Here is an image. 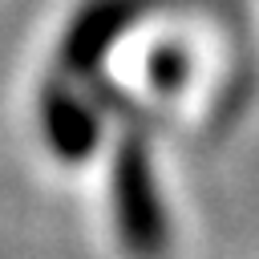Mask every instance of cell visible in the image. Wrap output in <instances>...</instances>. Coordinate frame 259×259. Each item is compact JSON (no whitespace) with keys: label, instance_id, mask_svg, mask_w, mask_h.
Segmentation results:
<instances>
[{"label":"cell","instance_id":"6da1fadb","mask_svg":"<svg viewBox=\"0 0 259 259\" xmlns=\"http://www.w3.org/2000/svg\"><path fill=\"white\" fill-rule=\"evenodd\" d=\"M109 206L121 247L134 259H166L170 251V210L158 190L150 146L142 134H121L109 166Z\"/></svg>","mask_w":259,"mask_h":259},{"label":"cell","instance_id":"7a4b0ae2","mask_svg":"<svg viewBox=\"0 0 259 259\" xmlns=\"http://www.w3.org/2000/svg\"><path fill=\"white\" fill-rule=\"evenodd\" d=\"M146 8L150 0H85L61 36V65L77 77L101 69L113 45L142 20Z\"/></svg>","mask_w":259,"mask_h":259},{"label":"cell","instance_id":"3957f363","mask_svg":"<svg viewBox=\"0 0 259 259\" xmlns=\"http://www.w3.org/2000/svg\"><path fill=\"white\" fill-rule=\"evenodd\" d=\"M36 117H40V138L65 166H81L97 154L101 146V113L61 77L40 85L36 97Z\"/></svg>","mask_w":259,"mask_h":259},{"label":"cell","instance_id":"277c9868","mask_svg":"<svg viewBox=\"0 0 259 259\" xmlns=\"http://www.w3.org/2000/svg\"><path fill=\"white\" fill-rule=\"evenodd\" d=\"M190 69H194L190 49L178 45V40H162V45H154L150 57H146V77H150V85H154L158 93L182 89V85L190 81Z\"/></svg>","mask_w":259,"mask_h":259}]
</instances>
